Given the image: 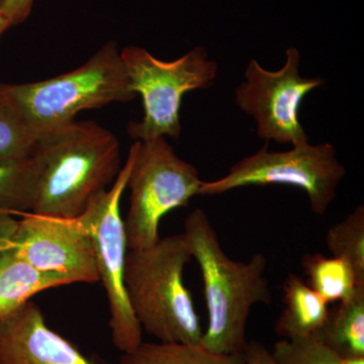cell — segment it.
I'll list each match as a JSON object with an SVG mask.
<instances>
[{
	"label": "cell",
	"mask_w": 364,
	"mask_h": 364,
	"mask_svg": "<svg viewBox=\"0 0 364 364\" xmlns=\"http://www.w3.org/2000/svg\"><path fill=\"white\" fill-rule=\"evenodd\" d=\"M31 159V213L67 220L82 215L121 170L119 140L95 122L73 121L39 136Z\"/></svg>",
	"instance_id": "6da1fadb"
},
{
	"label": "cell",
	"mask_w": 364,
	"mask_h": 364,
	"mask_svg": "<svg viewBox=\"0 0 364 364\" xmlns=\"http://www.w3.org/2000/svg\"><path fill=\"white\" fill-rule=\"evenodd\" d=\"M183 234L202 272L207 304L208 324L200 344L218 353H243L251 310L272 303L267 257L256 253L247 262L228 257L202 208L186 217Z\"/></svg>",
	"instance_id": "7a4b0ae2"
},
{
	"label": "cell",
	"mask_w": 364,
	"mask_h": 364,
	"mask_svg": "<svg viewBox=\"0 0 364 364\" xmlns=\"http://www.w3.org/2000/svg\"><path fill=\"white\" fill-rule=\"evenodd\" d=\"M193 259L183 233L127 252L124 284L129 303L142 329L159 342L202 341V324L183 279Z\"/></svg>",
	"instance_id": "3957f363"
},
{
	"label": "cell",
	"mask_w": 364,
	"mask_h": 364,
	"mask_svg": "<svg viewBox=\"0 0 364 364\" xmlns=\"http://www.w3.org/2000/svg\"><path fill=\"white\" fill-rule=\"evenodd\" d=\"M0 90L13 100L38 138L71 123L83 109L130 102L136 95L114 41L75 70L39 82H0Z\"/></svg>",
	"instance_id": "277c9868"
},
{
	"label": "cell",
	"mask_w": 364,
	"mask_h": 364,
	"mask_svg": "<svg viewBox=\"0 0 364 364\" xmlns=\"http://www.w3.org/2000/svg\"><path fill=\"white\" fill-rule=\"evenodd\" d=\"M135 158L127 188L130 208L124 221L129 250L149 248L159 241L160 221L186 207L200 193L198 170L177 156L164 136L136 141Z\"/></svg>",
	"instance_id": "5b68a950"
},
{
	"label": "cell",
	"mask_w": 364,
	"mask_h": 364,
	"mask_svg": "<svg viewBox=\"0 0 364 364\" xmlns=\"http://www.w3.org/2000/svg\"><path fill=\"white\" fill-rule=\"evenodd\" d=\"M132 88L143 98L142 122L130 123L128 133L136 141L158 136L178 139L182 98L191 90L214 85L218 65L208 58L205 48L196 47L172 62L153 57L143 48H124L119 52Z\"/></svg>",
	"instance_id": "8992f818"
},
{
	"label": "cell",
	"mask_w": 364,
	"mask_h": 364,
	"mask_svg": "<svg viewBox=\"0 0 364 364\" xmlns=\"http://www.w3.org/2000/svg\"><path fill=\"white\" fill-rule=\"evenodd\" d=\"M346 169L331 144L296 146L284 152L268 151L267 142L215 181H203L200 196H218L245 186H287L305 191L311 210L322 215L337 196Z\"/></svg>",
	"instance_id": "52a82bcc"
},
{
	"label": "cell",
	"mask_w": 364,
	"mask_h": 364,
	"mask_svg": "<svg viewBox=\"0 0 364 364\" xmlns=\"http://www.w3.org/2000/svg\"><path fill=\"white\" fill-rule=\"evenodd\" d=\"M135 150L133 144L126 164L119 170L114 186L95 196L82 215L76 218L92 241L100 282H102L109 301L112 343L123 353L135 350L143 342L142 327L132 310L124 284L128 247L124 220L119 210Z\"/></svg>",
	"instance_id": "ba28073f"
},
{
	"label": "cell",
	"mask_w": 364,
	"mask_h": 364,
	"mask_svg": "<svg viewBox=\"0 0 364 364\" xmlns=\"http://www.w3.org/2000/svg\"><path fill=\"white\" fill-rule=\"evenodd\" d=\"M286 55V63L277 71H268L255 59L251 60L246 80L237 87L236 105L255 119L260 139L296 147L310 140L299 123V107L304 98L325 81L299 75L298 49L289 48Z\"/></svg>",
	"instance_id": "9c48e42d"
},
{
	"label": "cell",
	"mask_w": 364,
	"mask_h": 364,
	"mask_svg": "<svg viewBox=\"0 0 364 364\" xmlns=\"http://www.w3.org/2000/svg\"><path fill=\"white\" fill-rule=\"evenodd\" d=\"M11 248L36 269L61 275L71 284L100 282L92 241L76 219L23 215Z\"/></svg>",
	"instance_id": "30bf717a"
},
{
	"label": "cell",
	"mask_w": 364,
	"mask_h": 364,
	"mask_svg": "<svg viewBox=\"0 0 364 364\" xmlns=\"http://www.w3.org/2000/svg\"><path fill=\"white\" fill-rule=\"evenodd\" d=\"M0 364H105L48 327L33 301L0 320Z\"/></svg>",
	"instance_id": "8fae6325"
},
{
	"label": "cell",
	"mask_w": 364,
	"mask_h": 364,
	"mask_svg": "<svg viewBox=\"0 0 364 364\" xmlns=\"http://www.w3.org/2000/svg\"><path fill=\"white\" fill-rule=\"evenodd\" d=\"M61 275L40 272L18 257L13 248L0 252V320L21 310L35 294L68 286Z\"/></svg>",
	"instance_id": "7c38bea8"
},
{
	"label": "cell",
	"mask_w": 364,
	"mask_h": 364,
	"mask_svg": "<svg viewBox=\"0 0 364 364\" xmlns=\"http://www.w3.org/2000/svg\"><path fill=\"white\" fill-rule=\"evenodd\" d=\"M284 304L274 326L277 335L284 339L315 336L330 310L329 303L293 273L284 282Z\"/></svg>",
	"instance_id": "4fadbf2b"
},
{
	"label": "cell",
	"mask_w": 364,
	"mask_h": 364,
	"mask_svg": "<svg viewBox=\"0 0 364 364\" xmlns=\"http://www.w3.org/2000/svg\"><path fill=\"white\" fill-rule=\"evenodd\" d=\"M315 337L341 358L364 356V284L351 298L330 309Z\"/></svg>",
	"instance_id": "5bb4252c"
},
{
	"label": "cell",
	"mask_w": 364,
	"mask_h": 364,
	"mask_svg": "<svg viewBox=\"0 0 364 364\" xmlns=\"http://www.w3.org/2000/svg\"><path fill=\"white\" fill-rule=\"evenodd\" d=\"M301 267L308 277V286L329 304L346 301L364 284L350 263L343 258L306 254L301 258Z\"/></svg>",
	"instance_id": "9a60e30c"
},
{
	"label": "cell",
	"mask_w": 364,
	"mask_h": 364,
	"mask_svg": "<svg viewBox=\"0 0 364 364\" xmlns=\"http://www.w3.org/2000/svg\"><path fill=\"white\" fill-rule=\"evenodd\" d=\"M119 364H244L243 353H218L200 344L142 342L122 354Z\"/></svg>",
	"instance_id": "2e32d148"
},
{
	"label": "cell",
	"mask_w": 364,
	"mask_h": 364,
	"mask_svg": "<svg viewBox=\"0 0 364 364\" xmlns=\"http://www.w3.org/2000/svg\"><path fill=\"white\" fill-rule=\"evenodd\" d=\"M37 140L13 100L0 90V162L31 157Z\"/></svg>",
	"instance_id": "e0dca14e"
},
{
	"label": "cell",
	"mask_w": 364,
	"mask_h": 364,
	"mask_svg": "<svg viewBox=\"0 0 364 364\" xmlns=\"http://www.w3.org/2000/svg\"><path fill=\"white\" fill-rule=\"evenodd\" d=\"M33 200V166L31 157L0 162V210L11 215L31 213Z\"/></svg>",
	"instance_id": "ac0fdd59"
},
{
	"label": "cell",
	"mask_w": 364,
	"mask_h": 364,
	"mask_svg": "<svg viewBox=\"0 0 364 364\" xmlns=\"http://www.w3.org/2000/svg\"><path fill=\"white\" fill-rule=\"evenodd\" d=\"M326 246L335 257L348 261L358 279L364 282V208L358 205L326 234Z\"/></svg>",
	"instance_id": "d6986e66"
},
{
	"label": "cell",
	"mask_w": 364,
	"mask_h": 364,
	"mask_svg": "<svg viewBox=\"0 0 364 364\" xmlns=\"http://www.w3.org/2000/svg\"><path fill=\"white\" fill-rule=\"evenodd\" d=\"M272 353L279 364H341L338 354L315 336L279 340Z\"/></svg>",
	"instance_id": "ffe728a7"
},
{
	"label": "cell",
	"mask_w": 364,
	"mask_h": 364,
	"mask_svg": "<svg viewBox=\"0 0 364 364\" xmlns=\"http://www.w3.org/2000/svg\"><path fill=\"white\" fill-rule=\"evenodd\" d=\"M35 4V0H0L2 14L9 28L26 21Z\"/></svg>",
	"instance_id": "44dd1931"
},
{
	"label": "cell",
	"mask_w": 364,
	"mask_h": 364,
	"mask_svg": "<svg viewBox=\"0 0 364 364\" xmlns=\"http://www.w3.org/2000/svg\"><path fill=\"white\" fill-rule=\"evenodd\" d=\"M244 364H279L272 351L258 341L247 342L243 350Z\"/></svg>",
	"instance_id": "7402d4cb"
},
{
	"label": "cell",
	"mask_w": 364,
	"mask_h": 364,
	"mask_svg": "<svg viewBox=\"0 0 364 364\" xmlns=\"http://www.w3.org/2000/svg\"><path fill=\"white\" fill-rule=\"evenodd\" d=\"M18 220L14 219V215L0 212V252L13 247V241Z\"/></svg>",
	"instance_id": "603a6c76"
},
{
	"label": "cell",
	"mask_w": 364,
	"mask_h": 364,
	"mask_svg": "<svg viewBox=\"0 0 364 364\" xmlns=\"http://www.w3.org/2000/svg\"><path fill=\"white\" fill-rule=\"evenodd\" d=\"M341 364H364V356H351V358H342Z\"/></svg>",
	"instance_id": "cb8c5ba5"
},
{
	"label": "cell",
	"mask_w": 364,
	"mask_h": 364,
	"mask_svg": "<svg viewBox=\"0 0 364 364\" xmlns=\"http://www.w3.org/2000/svg\"><path fill=\"white\" fill-rule=\"evenodd\" d=\"M9 26L7 25V21L4 18V14H2L1 7H0V39H1L2 35L9 30Z\"/></svg>",
	"instance_id": "d4e9b609"
},
{
	"label": "cell",
	"mask_w": 364,
	"mask_h": 364,
	"mask_svg": "<svg viewBox=\"0 0 364 364\" xmlns=\"http://www.w3.org/2000/svg\"><path fill=\"white\" fill-rule=\"evenodd\" d=\"M0 212H1V210H0ZM4 213H6V212H4Z\"/></svg>",
	"instance_id": "484cf974"
}]
</instances>
